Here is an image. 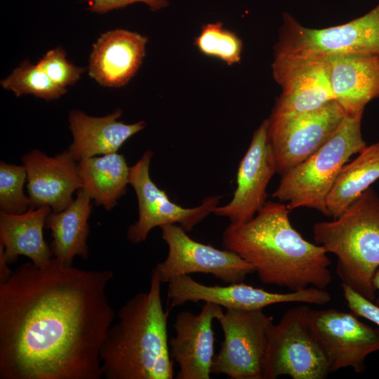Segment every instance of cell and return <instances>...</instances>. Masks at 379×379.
<instances>
[{
	"label": "cell",
	"mask_w": 379,
	"mask_h": 379,
	"mask_svg": "<svg viewBox=\"0 0 379 379\" xmlns=\"http://www.w3.org/2000/svg\"><path fill=\"white\" fill-rule=\"evenodd\" d=\"M113 277L53 257L0 282V379H100L115 315L106 293Z\"/></svg>",
	"instance_id": "1"
},
{
	"label": "cell",
	"mask_w": 379,
	"mask_h": 379,
	"mask_svg": "<svg viewBox=\"0 0 379 379\" xmlns=\"http://www.w3.org/2000/svg\"><path fill=\"white\" fill-rule=\"evenodd\" d=\"M290 210L281 202L266 201L256 215L230 222L222 246L251 264L260 281L298 291L324 289L333 281L326 249L307 241L293 227Z\"/></svg>",
	"instance_id": "2"
},
{
	"label": "cell",
	"mask_w": 379,
	"mask_h": 379,
	"mask_svg": "<svg viewBox=\"0 0 379 379\" xmlns=\"http://www.w3.org/2000/svg\"><path fill=\"white\" fill-rule=\"evenodd\" d=\"M159 277L152 272L149 288L128 299L119 310L100 349L106 379H173L168 347V310L163 307Z\"/></svg>",
	"instance_id": "3"
},
{
	"label": "cell",
	"mask_w": 379,
	"mask_h": 379,
	"mask_svg": "<svg viewBox=\"0 0 379 379\" xmlns=\"http://www.w3.org/2000/svg\"><path fill=\"white\" fill-rule=\"evenodd\" d=\"M314 241L338 258L336 272L342 281L374 301L373 285L379 268V197L369 187L337 218L316 222Z\"/></svg>",
	"instance_id": "4"
},
{
	"label": "cell",
	"mask_w": 379,
	"mask_h": 379,
	"mask_svg": "<svg viewBox=\"0 0 379 379\" xmlns=\"http://www.w3.org/2000/svg\"><path fill=\"white\" fill-rule=\"evenodd\" d=\"M363 112L346 114L318 150L282 175L272 197L287 202L290 211L306 207L328 216L326 199L342 168L366 146L361 130Z\"/></svg>",
	"instance_id": "5"
},
{
	"label": "cell",
	"mask_w": 379,
	"mask_h": 379,
	"mask_svg": "<svg viewBox=\"0 0 379 379\" xmlns=\"http://www.w3.org/2000/svg\"><path fill=\"white\" fill-rule=\"evenodd\" d=\"M284 21L274 58L324 59L379 54V4L358 18L327 28L303 27L288 13Z\"/></svg>",
	"instance_id": "6"
},
{
	"label": "cell",
	"mask_w": 379,
	"mask_h": 379,
	"mask_svg": "<svg viewBox=\"0 0 379 379\" xmlns=\"http://www.w3.org/2000/svg\"><path fill=\"white\" fill-rule=\"evenodd\" d=\"M305 305L286 311L270 328L262 362L263 379L287 375L293 379H324L330 373L325 356L310 326Z\"/></svg>",
	"instance_id": "7"
},
{
	"label": "cell",
	"mask_w": 379,
	"mask_h": 379,
	"mask_svg": "<svg viewBox=\"0 0 379 379\" xmlns=\"http://www.w3.org/2000/svg\"><path fill=\"white\" fill-rule=\"evenodd\" d=\"M346 112L335 100L315 110L273 114L267 119V139L283 175L318 150L335 132Z\"/></svg>",
	"instance_id": "8"
},
{
	"label": "cell",
	"mask_w": 379,
	"mask_h": 379,
	"mask_svg": "<svg viewBox=\"0 0 379 379\" xmlns=\"http://www.w3.org/2000/svg\"><path fill=\"white\" fill-rule=\"evenodd\" d=\"M224 333L211 373L231 379H263L262 362L273 318L262 310L227 308L218 319Z\"/></svg>",
	"instance_id": "9"
},
{
	"label": "cell",
	"mask_w": 379,
	"mask_h": 379,
	"mask_svg": "<svg viewBox=\"0 0 379 379\" xmlns=\"http://www.w3.org/2000/svg\"><path fill=\"white\" fill-rule=\"evenodd\" d=\"M153 152L146 151L142 157L130 167L129 185L136 194L138 204V220L126 232L128 240L133 244L145 241L155 227L179 224L188 232L218 206L220 195L206 197L202 203L192 208H184L173 202L166 192L152 181L149 166Z\"/></svg>",
	"instance_id": "10"
},
{
	"label": "cell",
	"mask_w": 379,
	"mask_h": 379,
	"mask_svg": "<svg viewBox=\"0 0 379 379\" xmlns=\"http://www.w3.org/2000/svg\"><path fill=\"white\" fill-rule=\"evenodd\" d=\"M160 227L168 253L152 272L161 283L194 272L210 274L227 284L239 283L255 272L253 267L237 254L199 243L190 238L180 225L169 224Z\"/></svg>",
	"instance_id": "11"
},
{
	"label": "cell",
	"mask_w": 379,
	"mask_h": 379,
	"mask_svg": "<svg viewBox=\"0 0 379 379\" xmlns=\"http://www.w3.org/2000/svg\"><path fill=\"white\" fill-rule=\"evenodd\" d=\"M167 295L170 309L187 301L211 302L225 309L255 310L284 302L324 305L331 300V294L325 288L308 287L298 291L276 293L242 282L230 284L225 286H207L197 282L188 274L171 279L168 282Z\"/></svg>",
	"instance_id": "12"
},
{
	"label": "cell",
	"mask_w": 379,
	"mask_h": 379,
	"mask_svg": "<svg viewBox=\"0 0 379 379\" xmlns=\"http://www.w3.org/2000/svg\"><path fill=\"white\" fill-rule=\"evenodd\" d=\"M309 321L330 372L351 368L360 373L367 357L379 351V328L363 323L352 312L310 310Z\"/></svg>",
	"instance_id": "13"
},
{
	"label": "cell",
	"mask_w": 379,
	"mask_h": 379,
	"mask_svg": "<svg viewBox=\"0 0 379 379\" xmlns=\"http://www.w3.org/2000/svg\"><path fill=\"white\" fill-rule=\"evenodd\" d=\"M267 119L254 132L241 160L237 174V188L231 201L216 206L213 213L230 222L251 220L266 203V190L275 173L276 162L267 139Z\"/></svg>",
	"instance_id": "14"
},
{
	"label": "cell",
	"mask_w": 379,
	"mask_h": 379,
	"mask_svg": "<svg viewBox=\"0 0 379 379\" xmlns=\"http://www.w3.org/2000/svg\"><path fill=\"white\" fill-rule=\"evenodd\" d=\"M272 67L275 81L282 88L272 114L307 112L335 100L326 58H274Z\"/></svg>",
	"instance_id": "15"
},
{
	"label": "cell",
	"mask_w": 379,
	"mask_h": 379,
	"mask_svg": "<svg viewBox=\"0 0 379 379\" xmlns=\"http://www.w3.org/2000/svg\"><path fill=\"white\" fill-rule=\"evenodd\" d=\"M221 306L205 302L198 314L181 311L173 325L175 335L171 339L170 353L178 363L177 379H210L214 354L213 321L220 318Z\"/></svg>",
	"instance_id": "16"
},
{
	"label": "cell",
	"mask_w": 379,
	"mask_h": 379,
	"mask_svg": "<svg viewBox=\"0 0 379 379\" xmlns=\"http://www.w3.org/2000/svg\"><path fill=\"white\" fill-rule=\"evenodd\" d=\"M22 161L27 172L30 208L48 206L53 212H60L82 187L77 161L68 149L54 157L33 149L22 157Z\"/></svg>",
	"instance_id": "17"
},
{
	"label": "cell",
	"mask_w": 379,
	"mask_h": 379,
	"mask_svg": "<svg viewBox=\"0 0 379 379\" xmlns=\"http://www.w3.org/2000/svg\"><path fill=\"white\" fill-rule=\"evenodd\" d=\"M147 41L145 36L122 29L102 34L93 46L89 76L103 86H125L142 64Z\"/></svg>",
	"instance_id": "18"
},
{
	"label": "cell",
	"mask_w": 379,
	"mask_h": 379,
	"mask_svg": "<svg viewBox=\"0 0 379 379\" xmlns=\"http://www.w3.org/2000/svg\"><path fill=\"white\" fill-rule=\"evenodd\" d=\"M121 115V109L98 117L81 110L71 111L69 123L73 142L68 150L73 158L79 161L84 158L117 152L128 138L145 127L144 121L124 124L118 120Z\"/></svg>",
	"instance_id": "19"
},
{
	"label": "cell",
	"mask_w": 379,
	"mask_h": 379,
	"mask_svg": "<svg viewBox=\"0 0 379 379\" xmlns=\"http://www.w3.org/2000/svg\"><path fill=\"white\" fill-rule=\"evenodd\" d=\"M326 59L335 100L347 114L364 112L370 101L379 97V54Z\"/></svg>",
	"instance_id": "20"
},
{
	"label": "cell",
	"mask_w": 379,
	"mask_h": 379,
	"mask_svg": "<svg viewBox=\"0 0 379 379\" xmlns=\"http://www.w3.org/2000/svg\"><path fill=\"white\" fill-rule=\"evenodd\" d=\"M48 206H41L20 214L0 213V256L7 264L15 262L19 255H25L35 265L43 266L53 257L43 230Z\"/></svg>",
	"instance_id": "21"
},
{
	"label": "cell",
	"mask_w": 379,
	"mask_h": 379,
	"mask_svg": "<svg viewBox=\"0 0 379 379\" xmlns=\"http://www.w3.org/2000/svg\"><path fill=\"white\" fill-rule=\"evenodd\" d=\"M91 199L81 188L77 197L63 211H51L48 215L45 228L52 232L50 244L53 257L67 266L72 265L76 255L87 259L89 233L88 218L91 213Z\"/></svg>",
	"instance_id": "22"
},
{
	"label": "cell",
	"mask_w": 379,
	"mask_h": 379,
	"mask_svg": "<svg viewBox=\"0 0 379 379\" xmlns=\"http://www.w3.org/2000/svg\"><path fill=\"white\" fill-rule=\"evenodd\" d=\"M81 189L95 205L109 211L126 193L130 167L117 152L84 158L77 162Z\"/></svg>",
	"instance_id": "23"
},
{
	"label": "cell",
	"mask_w": 379,
	"mask_h": 379,
	"mask_svg": "<svg viewBox=\"0 0 379 379\" xmlns=\"http://www.w3.org/2000/svg\"><path fill=\"white\" fill-rule=\"evenodd\" d=\"M379 179V142L366 145L342 168L326 199L328 216L338 218Z\"/></svg>",
	"instance_id": "24"
},
{
	"label": "cell",
	"mask_w": 379,
	"mask_h": 379,
	"mask_svg": "<svg viewBox=\"0 0 379 379\" xmlns=\"http://www.w3.org/2000/svg\"><path fill=\"white\" fill-rule=\"evenodd\" d=\"M1 85L17 97L32 94L46 100L58 99L67 92L66 88L53 83L37 64H31L28 60L23 61L1 80Z\"/></svg>",
	"instance_id": "25"
},
{
	"label": "cell",
	"mask_w": 379,
	"mask_h": 379,
	"mask_svg": "<svg viewBox=\"0 0 379 379\" xmlns=\"http://www.w3.org/2000/svg\"><path fill=\"white\" fill-rule=\"evenodd\" d=\"M194 45L201 53L218 58L228 65L240 62L242 41L222 22L204 25L194 39Z\"/></svg>",
	"instance_id": "26"
},
{
	"label": "cell",
	"mask_w": 379,
	"mask_h": 379,
	"mask_svg": "<svg viewBox=\"0 0 379 379\" xmlns=\"http://www.w3.org/2000/svg\"><path fill=\"white\" fill-rule=\"evenodd\" d=\"M27 172L23 166L0 163V208L1 211L20 214L31 207L30 199L24 193L23 187Z\"/></svg>",
	"instance_id": "27"
},
{
	"label": "cell",
	"mask_w": 379,
	"mask_h": 379,
	"mask_svg": "<svg viewBox=\"0 0 379 379\" xmlns=\"http://www.w3.org/2000/svg\"><path fill=\"white\" fill-rule=\"evenodd\" d=\"M37 65L53 83L62 88L74 84L85 70L70 63L60 47L48 51Z\"/></svg>",
	"instance_id": "28"
},
{
	"label": "cell",
	"mask_w": 379,
	"mask_h": 379,
	"mask_svg": "<svg viewBox=\"0 0 379 379\" xmlns=\"http://www.w3.org/2000/svg\"><path fill=\"white\" fill-rule=\"evenodd\" d=\"M344 298L352 312L379 326V307L349 286L342 284Z\"/></svg>",
	"instance_id": "29"
},
{
	"label": "cell",
	"mask_w": 379,
	"mask_h": 379,
	"mask_svg": "<svg viewBox=\"0 0 379 379\" xmlns=\"http://www.w3.org/2000/svg\"><path fill=\"white\" fill-rule=\"evenodd\" d=\"M135 3L146 4L151 10L158 11L167 6L168 0H90L89 10L102 14Z\"/></svg>",
	"instance_id": "30"
},
{
	"label": "cell",
	"mask_w": 379,
	"mask_h": 379,
	"mask_svg": "<svg viewBox=\"0 0 379 379\" xmlns=\"http://www.w3.org/2000/svg\"><path fill=\"white\" fill-rule=\"evenodd\" d=\"M373 285L374 287L377 291H379V268L377 270V271L375 273L374 278H373ZM375 304L379 307V295L378 298L375 299Z\"/></svg>",
	"instance_id": "31"
}]
</instances>
